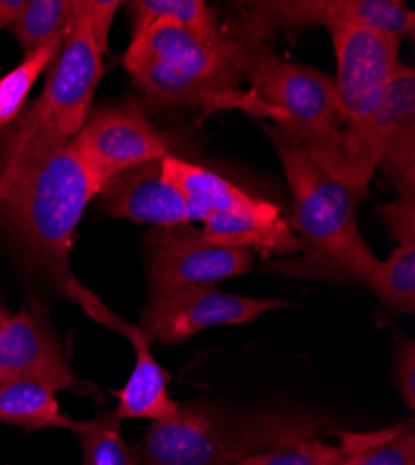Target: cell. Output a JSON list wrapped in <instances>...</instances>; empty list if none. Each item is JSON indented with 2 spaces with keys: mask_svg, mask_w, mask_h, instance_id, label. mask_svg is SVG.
<instances>
[{
  "mask_svg": "<svg viewBox=\"0 0 415 465\" xmlns=\"http://www.w3.org/2000/svg\"><path fill=\"white\" fill-rule=\"evenodd\" d=\"M104 186L40 101L6 127L0 147V211L15 239L94 321L125 333L129 324L110 313L69 268L74 229Z\"/></svg>",
  "mask_w": 415,
  "mask_h": 465,
  "instance_id": "6da1fadb",
  "label": "cell"
},
{
  "mask_svg": "<svg viewBox=\"0 0 415 465\" xmlns=\"http://www.w3.org/2000/svg\"><path fill=\"white\" fill-rule=\"evenodd\" d=\"M124 64L149 106L242 110L274 125L287 115L267 104L246 83L222 49H212L168 17L133 35Z\"/></svg>",
  "mask_w": 415,
  "mask_h": 465,
  "instance_id": "7a4b0ae2",
  "label": "cell"
},
{
  "mask_svg": "<svg viewBox=\"0 0 415 465\" xmlns=\"http://www.w3.org/2000/svg\"><path fill=\"white\" fill-rule=\"evenodd\" d=\"M326 426L317 413L292 406L232 411L191 402L151 424L134 452L138 465H239L257 452L322 438Z\"/></svg>",
  "mask_w": 415,
  "mask_h": 465,
  "instance_id": "3957f363",
  "label": "cell"
},
{
  "mask_svg": "<svg viewBox=\"0 0 415 465\" xmlns=\"http://www.w3.org/2000/svg\"><path fill=\"white\" fill-rule=\"evenodd\" d=\"M294 200V227L306 259L282 264L296 276H326L367 283L379 257L361 237L356 205L360 193L328 175L310 153L271 133Z\"/></svg>",
  "mask_w": 415,
  "mask_h": 465,
  "instance_id": "277c9868",
  "label": "cell"
},
{
  "mask_svg": "<svg viewBox=\"0 0 415 465\" xmlns=\"http://www.w3.org/2000/svg\"><path fill=\"white\" fill-rule=\"evenodd\" d=\"M222 51L250 83V90L287 115V122L271 133L301 145L313 161L335 145L345 125V110L330 76L313 67L282 60L265 42L225 30Z\"/></svg>",
  "mask_w": 415,
  "mask_h": 465,
  "instance_id": "5b68a950",
  "label": "cell"
},
{
  "mask_svg": "<svg viewBox=\"0 0 415 465\" xmlns=\"http://www.w3.org/2000/svg\"><path fill=\"white\" fill-rule=\"evenodd\" d=\"M315 163L360 196L379 168L399 192H415V71L399 64L376 110Z\"/></svg>",
  "mask_w": 415,
  "mask_h": 465,
  "instance_id": "8992f818",
  "label": "cell"
},
{
  "mask_svg": "<svg viewBox=\"0 0 415 465\" xmlns=\"http://www.w3.org/2000/svg\"><path fill=\"white\" fill-rule=\"evenodd\" d=\"M118 0H74V14L62 49L51 65L44 95L37 99L67 138L77 134L92 114V101L103 74V54Z\"/></svg>",
  "mask_w": 415,
  "mask_h": 465,
  "instance_id": "52a82bcc",
  "label": "cell"
},
{
  "mask_svg": "<svg viewBox=\"0 0 415 465\" xmlns=\"http://www.w3.org/2000/svg\"><path fill=\"white\" fill-rule=\"evenodd\" d=\"M308 26H363L395 37H406L413 26V14L397 0H271L244 5L242 21L235 35L265 42L278 30Z\"/></svg>",
  "mask_w": 415,
  "mask_h": 465,
  "instance_id": "ba28073f",
  "label": "cell"
},
{
  "mask_svg": "<svg viewBox=\"0 0 415 465\" xmlns=\"http://www.w3.org/2000/svg\"><path fill=\"white\" fill-rule=\"evenodd\" d=\"M287 303L223 292L214 285H193L153 292L143 307L138 330L149 342H181L212 326L248 324Z\"/></svg>",
  "mask_w": 415,
  "mask_h": 465,
  "instance_id": "9c48e42d",
  "label": "cell"
},
{
  "mask_svg": "<svg viewBox=\"0 0 415 465\" xmlns=\"http://www.w3.org/2000/svg\"><path fill=\"white\" fill-rule=\"evenodd\" d=\"M147 278L151 294L214 285L250 272L253 252L209 242L202 229L188 223L155 227L145 235Z\"/></svg>",
  "mask_w": 415,
  "mask_h": 465,
  "instance_id": "30bf717a",
  "label": "cell"
},
{
  "mask_svg": "<svg viewBox=\"0 0 415 465\" xmlns=\"http://www.w3.org/2000/svg\"><path fill=\"white\" fill-rule=\"evenodd\" d=\"M71 145L104 184L127 170L170 154L166 138L151 125L134 97L90 114Z\"/></svg>",
  "mask_w": 415,
  "mask_h": 465,
  "instance_id": "8fae6325",
  "label": "cell"
},
{
  "mask_svg": "<svg viewBox=\"0 0 415 465\" xmlns=\"http://www.w3.org/2000/svg\"><path fill=\"white\" fill-rule=\"evenodd\" d=\"M337 60L335 86L345 110V127L365 122L380 104L399 65L400 40L363 26L328 30Z\"/></svg>",
  "mask_w": 415,
  "mask_h": 465,
  "instance_id": "7c38bea8",
  "label": "cell"
},
{
  "mask_svg": "<svg viewBox=\"0 0 415 465\" xmlns=\"http://www.w3.org/2000/svg\"><path fill=\"white\" fill-rule=\"evenodd\" d=\"M25 378L49 385L56 393L79 390L60 339L42 305H28L0 328V380Z\"/></svg>",
  "mask_w": 415,
  "mask_h": 465,
  "instance_id": "4fadbf2b",
  "label": "cell"
},
{
  "mask_svg": "<svg viewBox=\"0 0 415 465\" xmlns=\"http://www.w3.org/2000/svg\"><path fill=\"white\" fill-rule=\"evenodd\" d=\"M161 161L145 163L106 183L99 193L106 216L155 227L191 223L184 200L166 179Z\"/></svg>",
  "mask_w": 415,
  "mask_h": 465,
  "instance_id": "5bb4252c",
  "label": "cell"
},
{
  "mask_svg": "<svg viewBox=\"0 0 415 465\" xmlns=\"http://www.w3.org/2000/svg\"><path fill=\"white\" fill-rule=\"evenodd\" d=\"M202 235L218 246L248 248L262 255L301 252L300 239L282 216V211L267 200H261L257 207L248 211L205 218Z\"/></svg>",
  "mask_w": 415,
  "mask_h": 465,
  "instance_id": "9a60e30c",
  "label": "cell"
},
{
  "mask_svg": "<svg viewBox=\"0 0 415 465\" xmlns=\"http://www.w3.org/2000/svg\"><path fill=\"white\" fill-rule=\"evenodd\" d=\"M125 337L134 346L136 360L125 385L114 391V397L118 399V406L114 410L118 417L122 420L147 419L151 422L172 417L179 408V402H175L168 391L172 374L151 352V342L138 326H131Z\"/></svg>",
  "mask_w": 415,
  "mask_h": 465,
  "instance_id": "2e32d148",
  "label": "cell"
},
{
  "mask_svg": "<svg viewBox=\"0 0 415 465\" xmlns=\"http://www.w3.org/2000/svg\"><path fill=\"white\" fill-rule=\"evenodd\" d=\"M161 163L166 179L184 200L188 222H203L214 214L241 213L261 203V198L250 196L232 181L198 164H191L172 154H166Z\"/></svg>",
  "mask_w": 415,
  "mask_h": 465,
  "instance_id": "e0dca14e",
  "label": "cell"
},
{
  "mask_svg": "<svg viewBox=\"0 0 415 465\" xmlns=\"http://www.w3.org/2000/svg\"><path fill=\"white\" fill-rule=\"evenodd\" d=\"M0 420L26 432L44 429L71 430L74 422L62 411L54 390L42 381L25 378L0 380Z\"/></svg>",
  "mask_w": 415,
  "mask_h": 465,
  "instance_id": "ac0fdd59",
  "label": "cell"
},
{
  "mask_svg": "<svg viewBox=\"0 0 415 465\" xmlns=\"http://www.w3.org/2000/svg\"><path fill=\"white\" fill-rule=\"evenodd\" d=\"M131 8L134 12V34H140L161 17H168L186 28L203 45L222 49L223 28L203 0H136L131 3Z\"/></svg>",
  "mask_w": 415,
  "mask_h": 465,
  "instance_id": "d6986e66",
  "label": "cell"
},
{
  "mask_svg": "<svg viewBox=\"0 0 415 465\" xmlns=\"http://www.w3.org/2000/svg\"><path fill=\"white\" fill-rule=\"evenodd\" d=\"M71 430L77 434L83 465H138L133 447L122 432V419L114 408L101 410L90 420H74Z\"/></svg>",
  "mask_w": 415,
  "mask_h": 465,
  "instance_id": "ffe728a7",
  "label": "cell"
},
{
  "mask_svg": "<svg viewBox=\"0 0 415 465\" xmlns=\"http://www.w3.org/2000/svg\"><path fill=\"white\" fill-rule=\"evenodd\" d=\"M74 14V0H30L12 25L25 56L64 42Z\"/></svg>",
  "mask_w": 415,
  "mask_h": 465,
  "instance_id": "44dd1931",
  "label": "cell"
},
{
  "mask_svg": "<svg viewBox=\"0 0 415 465\" xmlns=\"http://www.w3.org/2000/svg\"><path fill=\"white\" fill-rule=\"evenodd\" d=\"M390 312H415V246H399L386 261H379L365 283Z\"/></svg>",
  "mask_w": 415,
  "mask_h": 465,
  "instance_id": "7402d4cb",
  "label": "cell"
},
{
  "mask_svg": "<svg viewBox=\"0 0 415 465\" xmlns=\"http://www.w3.org/2000/svg\"><path fill=\"white\" fill-rule=\"evenodd\" d=\"M64 42H54L35 51L8 74L0 79V129L10 127L23 112V106L42 73L51 67L62 49Z\"/></svg>",
  "mask_w": 415,
  "mask_h": 465,
  "instance_id": "603a6c76",
  "label": "cell"
},
{
  "mask_svg": "<svg viewBox=\"0 0 415 465\" xmlns=\"http://www.w3.org/2000/svg\"><path fill=\"white\" fill-rule=\"evenodd\" d=\"M349 465H415V430L411 420L390 429L360 432Z\"/></svg>",
  "mask_w": 415,
  "mask_h": 465,
  "instance_id": "cb8c5ba5",
  "label": "cell"
},
{
  "mask_svg": "<svg viewBox=\"0 0 415 465\" xmlns=\"http://www.w3.org/2000/svg\"><path fill=\"white\" fill-rule=\"evenodd\" d=\"M337 445L326 443L322 438L298 441L274 450L248 456L239 465H324L335 452Z\"/></svg>",
  "mask_w": 415,
  "mask_h": 465,
  "instance_id": "d4e9b609",
  "label": "cell"
},
{
  "mask_svg": "<svg viewBox=\"0 0 415 465\" xmlns=\"http://www.w3.org/2000/svg\"><path fill=\"white\" fill-rule=\"evenodd\" d=\"M379 213L400 246H415V192H400L395 202L380 205Z\"/></svg>",
  "mask_w": 415,
  "mask_h": 465,
  "instance_id": "484cf974",
  "label": "cell"
},
{
  "mask_svg": "<svg viewBox=\"0 0 415 465\" xmlns=\"http://www.w3.org/2000/svg\"><path fill=\"white\" fill-rule=\"evenodd\" d=\"M393 376L397 391L402 402L413 410L415 408V342L413 339H400L395 352Z\"/></svg>",
  "mask_w": 415,
  "mask_h": 465,
  "instance_id": "4316f807",
  "label": "cell"
},
{
  "mask_svg": "<svg viewBox=\"0 0 415 465\" xmlns=\"http://www.w3.org/2000/svg\"><path fill=\"white\" fill-rule=\"evenodd\" d=\"M339 436V443L335 452L324 461V465H349L352 454L356 452L360 432H335Z\"/></svg>",
  "mask_w": 415,
  "mask_h": 465,
  "instance_id": "83f0119b",
  "label": "cell"
},
{
  "mask_svg": "<svg viewBox=\"0 0 415 465\" xmlns=\"http://www.w3.org/2000/svg\"><path fill=\"white\" fill-rule=\"evenodd\" d=\"M25 6V0H0V30L12 26Z\"/></svg>",
  "mask_w": 415,
  "mask_h": 465,
  "instance_id": "f1b7e54d",
  "label": "cell"
},
{
  "mask_svg": "<svg viewBox=\"0 0 415 465\" xmlns=\"http://www.w3.org/2000/svg\"><path fill=\"white\" fill-rule=\"evenodd\" d=\"M8 312H6V309L3 307V305H0V328H3V324L8 321Z\"/></svg>",
  "mask_w": 415,
  "mask_h": 465,
  "instance_id": "f546056e",
  "label": "cell"
}]
</instances>
